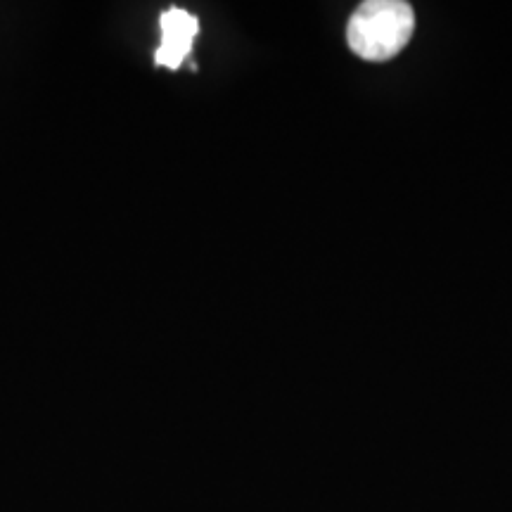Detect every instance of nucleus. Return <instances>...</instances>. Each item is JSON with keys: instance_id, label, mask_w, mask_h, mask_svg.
<instances>
[{"instance_id": "nucleus-1", "label": "nucleus", "mask_w": 512, "mask_h": 512, "mask_svg": "<svg viewBox=\"0 0 512 512\" xmlns=\"http://www.w3.org/2000/svg\"><path fill=\"white\" fill-rule=\"evenodd\" d=\"M415 29L413 8L403 0H368L349 19L347 43L358 57L384 62L399 55Z\"/></svg>"}, {"instance_id": "nucleus-2", "label": "nucleus", "mask_w": 512, "mask_h": 512, "mask_svg": "<svg viewBox=\"0 0 512 512\" xmlns=\"http://www.w3.org/2000/svg\"><path fill=\"white\" fill-rule=\"evenodd\" d=\"M159 27H162V41H159L155 62L159 67L178 69L185 62V57L190 55L192 41L200 31V22L188 10L171 8L162 12Z\"/></svg>"}]
</instances>
